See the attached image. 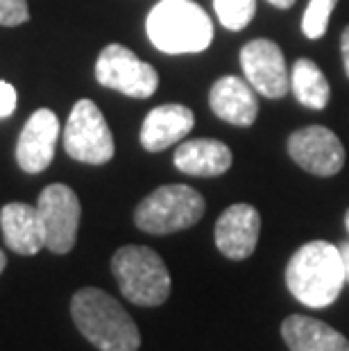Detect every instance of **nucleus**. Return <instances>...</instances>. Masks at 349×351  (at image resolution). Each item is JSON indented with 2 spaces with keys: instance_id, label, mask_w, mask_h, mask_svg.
I'll return each mask as SVG.
<instances>
[{
  "instance_id": "nucleus-8",
  "label": "nucleus",
  "mask_w": 349,
  "mask_h": 351,
  "mask_svg": "<svg viewBox=\"0 0 349 351\" xmlns=\"http://www.w3.org/2000/svg\"><path fill=\"white\" fill-rule=\"evenodd\" d=\"M43 234H46V247L55 254H69L75 247L77 227L82 206L75 191L66 184H50L41 191L36 202Z\"/></svg>"
},
{
  "instance_id": "nucleus-21",
  "label": "nucleus",
  "mask_w": 349,
  "mask_h": 351,
  "mask_svg": "<svg viewBox=\"0 0 349 351\" xmlns=\"http://www.w3.org/2000/svg\"><path fill=\"white\" fill-rule=\"evenodd\" d=\"M29 21L27 0H0V25L16 27Z\"/></svg>"
},
{
  "instance_id": "nucleus-25",
  "label": "nucleus",
  "mask_w": 349,
  "mask_h": 351,
  "mask_svg": "<svg viewBox=\"0 0 349 351\" xmlns=\"http://www.w3.org/2000/svg\"><path fill=\"white\" fill-rule=\"evenodd\" d=\"M268 3L274 5V7H279V10H288V7L295 5V0H268Z\"/></svg>"
},
{
  "instance_id": "nucleus-18",
  "label": "nucleus",
  "mask_w": 349,
  "mask_h": 351,
  "mask_svg": "<svg viewBox=\"0 0 349 351\" xmlns=\"http://www.w3.org/2000/svg\"><path fill=\"white\" fill-rule=\"evenodd\" d=\"M291 91L300 104L309 109H324L331 98V86L320 66L311 59H297L291 69Z\"/></svg>"
},
{
  "instance_id": "nucleus-16",
  "label": "nucleus",
  "mask_w": 349,
  "mask_h": 351,
  "mask_svg": "<svg viewBox=\"0 0 349 351\" xmlns=\"http://www.w3.org/2000/svg\"><path fill=\"white\" fill-rule=\"evenodd\" d=\"M232 150L215 138H193L175 150V166L191 177H220L232 168Z\"/></svg>"
},
{
  "instance_id": "nucleus-23",
  "label": "nucleus",
  "mask_w": 349,
  "mask_h": 351,
  "mask_svg": "<svg viewBox=\"0 0 349 351\" xmlns=\"http://www.w3.org/2000/svg\"><path fill=\"white\" fill-rule=\"evenodd\" d=\"M340 55H343V66L349 77V25L343 29V36H340Z\"/></svg>"
},
{
  "instance_id": "nucleus-3",
  "label": "nucleus",
  "mask_w": 349,
  "mask_h": 351,
  "mask_svg": "<svg viewBox=\"0 0 349 351\" xmlns=\"http://www.w3.org/2000/svg\"><path fill=\"white\" fill-rule=\"evenodd\" d=\"M147 39L166 55H195L211 46L213 23L193 0H161L145 21Z\"/></svg>"
},
{
  "instance_id": "nucleus-27",
  "label": "nucleus",
  "mask_w": 349,
  "mask_h": 351,
  "mask_svg": "<svg viewBox=\"0 0 349 351\" xmlns=\"http://www.w3.org/2000/svg\"><path fill=\"white\" fill-rule=\"evenodd\" d=\"M345 225H347V231H349V211L345 213Z\"/></svg>"
},
{
  "instance_id": "nucleus-12",
  "label": "nucleus",
  "mask_w": 349,
  "mask_h": 351,
  "mask_svg": "<svg viewBox=\"0 0 349 351\" xmlns=\"http://www.w3.org/2000/svg\"><path fill=\"white\" fill-rule=\"evenodd\" d=\"M59 136V118L55 111L39 109L27 118L23 132L16 143V161L23 173L39 175L43 173L55 156V145Z\"/></svg>"
},
{
  "instance_id": "nucleus-2",
  "label": "nucleus",
  "mask_w": 349,
  "mask_h": 351,
  "mask_svg": "<svg viewBox=\"0 0 349 351\" xmlns=\"http://www.w3.org/2000/svg\"><path fill=\"white\" fill-rule=\"evenodd\" d=\"M71 315L77 331L100 351H136L141 347L134 319L105 290H77L71 300Z\"/></svg>"
},
{
  "instance_id": "nucleus-4",
  "label": "nucleus",
  "mask_w": 349,
  "mask_h": 351,
  "mask_svg": "<svg viewBox=\"0 0 349 351\" xmlns=\"http://www.w3.org/2000/svg\"><path fill=\"white\" fill-rule=\"evenodd\" d=\"M111 272L121 293L132 304L161 306L170 295V274L157 252L143 245L121 247L111 258Z\"/></svg>"
},
{
  "instance_id": "nucleus-17",
  "label": "nucleus",
  "mask_w": 349,
  "mask_h": 351,
  "mask_svg": "<svg viewBox=\"0 0 349 351\" xmlns=\"http://www.w3.org/2000/svg\"><path fill=\"white\" fill-rule=\"evenodd\" d=\"M281 338L291 351H349V340L343 333L309 315L286 317Z\"/></svg>"
},
{
  "instance_id": "nucleus-24",
  "label": "nucleus",
  "mask_w": 349,
  "mask_h": 351,
  "mask_svg": "<svg viewBox=\"0 0 349 351\" xmlns=\"http://www.w3.org/2000/svg\"><path fill=\"white\" fill-rule=\"evenodd\" d=\"M340 254H343V263H345V274H347V283H349V243L340 245Z\"/></svg>"
},
{
  "instance_id": "nucleus-5",
  "label": "nucleus",
  "mask_w": 349,
  "mask_h": 351,
  "mask_svg": "<svg viewBox=\"0 0 349 351\" xmlns=\"http://www.w3.org/2000/svg\"><path fill=\"white\" fill-rule=\"evenodd\" d=\"M204 208V197L195 189L186 184H168L141 202L134 211V222L145 234L166 236L197 225Z\"/></svg>"
},
{
  "instance_id": "nucleus-1",
  "label": "nucleus",
  "mask_w": 349,
  "mask_h": 351,
  "mask_svg": "<svg viewBox=\"0 0 349 351\" xmlns=\"http://www.w3.org/2000/svg\"><path fill=\"white\" fill-rule=\"evenodd\" d=\"M347 283L343 254L326 241L306 243L286 265V286L309 308H326L338 300Z\"/></svg>"
},
{
  "instance_id": "nucleus-20",
  "label": "nucleus",
  "mask_w": 349,
  "mask_h": 351,
  "mask_svg": "<svg viewBox=\"0 0 349 351\" xmlns=\"http://www.w3.org/2000/svg\"><path fill=\"white\" fill-rule=\"evenodd\" d=\"M338 0H309L306 12L302 16V32L309 39H322L326 27H329L331 12Z\"/></svg>"
},
{
  "instance_id": "nucleus-22",
  "label": "nucleus",
  "mask_w": 349,
  "mask_h": 351,
  "mask_svg": "<svg viewBox=\"0 0 349 351\" xmlns=\"http://www.w3.org/2000/svg\"><path fill=\"white\" fill-rule=\"evenodd\" d=\"M16 88H14L10 82H0V118H7L14 114L16 109Z\"/></svg>"
},
{
  "instance_id": "nucleus-13",
  "label": "nucleus",
  "mask_w": 349,
  "mask_h": 351,
  "mask_svg": "<svg viewBox=\"0 0 349 351\" xmlns=\"http://www.w3.org/2000/svg\"><path fill=\"white\" fill-rule=\"evenodd\" d=\"M209 104L213 114L229 125L250 127L258 116L256 91L248 80L236 75H225L215 82L209 91Z\"/></svg>"
},
{
  "instance_id": "nucleus-14",
  "label": "nucleus",
  "mask_w": 349,
  "mask_h": 351,
  "mask_svg": "<svg viewBox=\"0 0 349 351\" xmlns=\"http://www.w3.org/2000/svg\"><path fill=\"white\" fill-rule=\"evenodd\" d=\"M195 125V116L184 104H159L145 116L141 127V145L147 152H161L182 141Z\"/></svg>"
},
{
  "instance_id": "nucleus-11",
  "label": "nucleus",
  "mask_w": 349,
  "mask_h": 351,
  "mask_svg": "<svg viewBox=\"0 0 349 351\" xmlns=\"http://www.w3.org/2000/svg\"><path fill=\"white\" fill-rule=\"evenodd\" d=\"M261 234V215L252 204H232L215 222V247L222 256L245 261L254 254Z\"/></svg>"
},
{
  "instance_id": "nucleus-10",
  "label": "nucleus",
  "mask_w": 349,
  "mask_h": 351,
  "mask_svg": "<svg viewBox=\"0 0 349 351\" xmlns=\"http://www.w3.org/2000/svg\"><path fill=\"white\" fill-rule=\"evenodd\" d=\"M241 69L250 86L270 100H279L291 91V71L284 52L270 39H254L241 50Z\"/></svg>"
},
{
  "instance_id": "nucleus-26",
  "label": "nucleus",
  "mask_w": 349,
  "mask_h": 351,
  "mask_svg": "<svg viewBox=\"0 0 349 351\" xmlns=\"http://www.w3.org/2000/svg\"><path fill=\"white\" fill-rule=\"evenodd\" d=\"M5 265H7V258H5V252H0V272L5 270Z\"/></svg>"
},
{
  "instance_id": "nucleus-9",
  "label": "nucleus",
  "mask_w": 349,
  "mask_h": 351,
  "mask_svg": "<svg viewBox=\"0 0 349 351\" xmlns=\"http://www.w3.org/2000/svg\"><path fill=\"white\" fill-rule=\"evenodd\" d=\"M288 154L306 173L315 177H333L345 166V147L329 127L309 125L291 134Z\"/></svg>"
},
{
  "instance_id": "nucleus-15",
  "label": "nucleus",
  "mask_w": 349,
  "mask_h": 351,
  "mask_svg": "<svg viewBox=\"0 0 349 351\" xmlns=\"http://www.w3.org/2000/svg\"><path fill=\"white\" fill-rule=\"evenodd\" d=\"M0 227L12 252L34 256L41 247H46V234L36 206H29L25 202H10L0 211Z\"/></svg>"
},
{
  "instance_id": "nucleus-19",
  "label": "nucleus",
  "mask_w": 349,
  "mask_h": 351,
  "mask_svg": "<svg viewBox=\"0 0 349 351\" xmlns=\"http://www.w3.org/2000/svg\"><path fill=\"white\" fill-rule=\"evenodd\" d=\"M215 16L222 23V27L239 32L248 27L250 21L256 14V0H213Z\"/></svg>"
},
{
  "instance_id": "nucleus-7",
  "label": "nucleus",
  "mask_w": 349,
  "mask_h": 351,
  "mask_svg": "<svg viewBox=\"0 0 349 351\" xmlns=\"http://www.w3.org/2000/svg\"><path fill=\"white\" fill-rule=\"evenodd\" d=\"M95 80L130 98L145 100L159 86V73L121 43H109L95 62Z\"/></svg>"
},
{
  "instance_id": "nucleus-6",
  "label": "nucleus",
  "mask_w": 349,
  "mask_h": 351,
  "mask_svg": "<svg viewBox=\"0 0 349 351\" xmlns=\"http://www.w3.org/2000/svg\"><path fill=\"white\" fill-rule=\"evenodd\" d=\"M64 147L66 154L75 161L91 163V166H102L114 159V136L95 102H75L69 123L64 127Z\"/></svg>"
}]
</instances>
